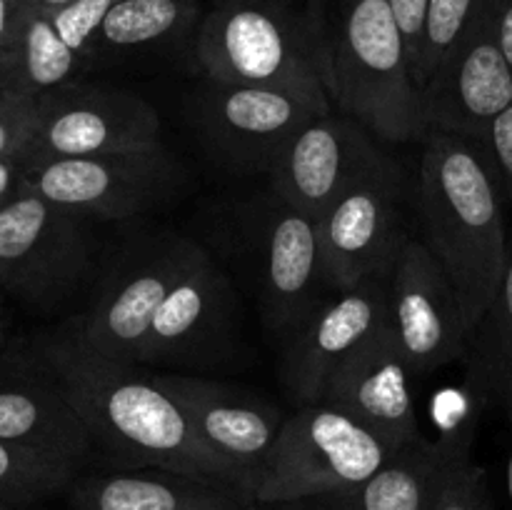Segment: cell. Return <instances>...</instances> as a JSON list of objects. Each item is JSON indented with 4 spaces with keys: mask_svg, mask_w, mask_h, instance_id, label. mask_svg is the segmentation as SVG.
Instances as JSON below:
<instances>
[{
    "mask_svg": "<svg viewBox=\"0 0 512 510\" xmlns=\"http://www.w3.org/2000/svg\"><path fill=\"white\" fill-rule=\"evenodd\" d=\"M38 363L80 415L108 468L210 475L250 493L248 480L205 448L183 405L143 365L93 353L70 328L40 340Z\"/></svg>",
    "mask_w": 512,
    "mask_h": 510,
    "instance_id": "cell-1",
    "label": "cell"
},
{
    "mask_svg": "<svg viewBox=\"0 0 512 510\" xmlns=\"http://www.w3.org/2000/svg\"><path fill=\"white\" fill-rule=\"evenodd\" d=\"M503 203L480 145L430 130L415 183L420 240L453 283L470 330L488 313L510 258Z\"/></svg>",
    "mask_w": 512,
    "mask_h": 510,
    "instance_id": "cell-2",
    "label": "cell"
},
{
    "mask_svg": "<svg viewBox=\"0 0 512 510\" xmlns=\"http://www.w3.org/2000/svg\"><path fill=\"white\" fill-rule=\"evenodd\" d=\"M193 55L225 85L318 90L333 98V38L293 0H215L200 18Z\"/></svg>",
    "mask_w": 512,
    "mask_h": 510,
    "instance_id": "cell-3",
    "label": "cell"
},
{
    "mask_svg": "<svg viewBox=\"0 0 512 510\" xmlns=\"http://www.w3.org/2000/svg\"><path fill=\"white\" fill-rule=\"evenodd\" d=\"M333 38V98L383 143L425 140L423 95L390 0H348Z\"/></svg>",
    "mask_w": 512,
    "mask_h": 510,
    "instance_id": "cell-4",
    "label": "cell"
},
{
    "mask_svg": "<svg viewBox=\"0 0 512 510\" xmlns=\"http://www.w3.org/2000/svg\"><path fill=\"white\" fill-rule=\"evenodd\" d=\"M393 455L343 410L328 403L298 405L293 415H285L260 473L255 503H293L348 490L373 478Z\"/></svg>",
    "mask_w": 512,
    "mask_h": 510,
    "instance_id": "cell-5",
    "label": "cell"
},
{
    "mask_svg": "<svg viewBox=\"0 0 512 510\" xmlns=\"http://www.w3.org/2000/svg\"><path fill=\"white\" fill-rule=\"evenodd\" d=\"M83 218L20 185L0 208V283L33 305L63 303L88 278Z\"/></svg>",
    "mask_w": 512,
    "mask_h": 510,
    "instance_id": "cell-6",
    "label": "cell"
},
{
    "mask_svg": "<svg viewBox=\"0 0 512 510\" xmlns=\"http://www.w3.org/2000/svg\"><path fill=\"white\" fill-rule=\"evenodd\" d=\"M180 163L163 143L118 153L60 158L25 168L23 185L50 203L95 220H123L175 193Z\"/></svg>",
    "mask_w": 512,
    "mask_h": 510,
    "instance_id": "cell-7",
    "label": "cell"
},
{
    "mask_svg": "<svg viewBox=\"0 0 512 510\" xmlns=\"http://www.w3.org/2000/svg\"><path fill=\"white\" fill-rule=\"evenodd\" d=\"M193 240L165 233L125 250L88 310L68 325L75 338L105 358L138 363L148 330Z\"/></svg>",
    "mask_w": 512,
    "mask_h": 510,
    "instance_id": "cell-8",
    "label": "cell"
},
{
    "mask_svg": "<svg viewBox=\"0 0 512 510\" xmlns=\"http://www.w3.org/2000/svg\"><path fill=\"white\" fill-rule=\"evenodd\" d=\"M330 95L273 85H225L208 80L195 100L203 138L238 168L270 173L285 145L320 115Z\"/></svg>",
    "mask_w": 512,
    "mask_h": 510,
    "instance_id": "cell-9",
    "label": "cell"
},
{
    "mask_svg": "<svg viewBox=\"0 0 512 510\" xmlns=\"http://www.w3.org/2000/svg\"><path fill=\"white\" fill-rule=\"evenodd\" d=\"M160 143V115L133 90L73 83L38 100V128L23 170L60 158L118 153Z\"/></svg>",
    "mask_w": 512,
    "mask_h": 510,
    "instance_id": "cell-10",
    "label": "cell"
},
{
    "mask_svg": "<svg viewBox=\"0 0 512 510\" xmlns=\"http://www.w3.org/2000/svg\"><path fill=\"white\" fill-rule=\"evenodd\" d=\"M400 198L403 170L353 185L318 215L328 288L350 290L365 280L390 278L410 238Z\"/></svg>",
    "mask_w": 512,
    "mask_h": 510,
    "instance_id": "cell-11",
    "label": "cell"
},
{
    "mask_svg": "<svg viewBox=\"0 0 512 510\" xmlns=\"http://www.w3.org/2000/svg\"><path fill=\"white\" fill-rule=\"evenodd\" d=\"M400 165L350 115L333 110L310 120L275 158L273 193L318 218L335 198L375 175L398 173Z\"/></svg>",
    "mask_w": 512,
    "mask_h": 510,
    "instance_id": "cell-12",
    "label": "cell"
},
{
    "mask_svg": "<svg viewBox=\"0 0 512 510\" xmlns=\"http://www.w3.org/2000/svg\"><path fill=\"white\" fill-rule=\"evenodd\" d=\"M388 325L415 378L468 358L463 303L428 245L410 235L388 278Z\"/></svg>",
    "mask_w": 512,
    "mask_h": 510,
    "instance_id": "cell-13",
    "label": "cell"
},
{
    "mask_svg": "<svg viewBox=\"0 0 512 510\" xmlns=\"http://www.w3.org/2000/svg\"><path fill=\"white\" fill-rule=\"evenodd\" d=\"M425 123L438 133L478 143L512 103V68L498 43L490 0L420 88Z\"/></svg>",
    "mask_w": 512,
    "mask_h": 510,
    "instance_id": "cell-14",
    "label": "cell"
},
{
    "mask_svg": "<svg viewBox=\"0 0 512 510\" xmlns=\"http://www.w3.org/2000/svg\"><path fill=\"white\" fill-rule=\"evenodd\" d=\"M258 215L253 250L260 313L270 333L285 343L325 300L318 218L275 193Z\"/></svg>",
    "mask_w": 512,
    "mask_h": 510,
    "instance_id": "cell-15",
    "label": "cell"
},
{
    "mask_svg": "<svg viewBox=\"0 0 512 510\" xmlns=\"http://www.w3.org/2000/svg\"><path fill=\"white\" fill-rule=\"evenodd\" d=\"M235 293L193 240L155 313L138 365H203L223 358L235 335Z\"/></svg>",
    "mask_w": 512,
    "mask_h": 510,
    "instance_id": "cell-16",
    "label": "cell"
},
{
    "mask_svg": "<svg viewBox=\"0 0 512 510\" xmlns=\"http://www.w3.org/2000/svg\"><path fill=\"white\" fill-rule=\"evenodd\" d=\"M388 320V280L335 290L283 343L280 378L298 405L320 403L335 370Z\"/></svg>",
    "mask_w": 512,
    "mask_h": 510,
    "instance_id": "cell-17",
    "label": "cell"
},
{
    "mask_svg": "<svg viewBox=\"0 0 512 510\" xmlns=\"http://www.w3.org/2000/svg\"><path fill=\"white\" fill-rule=\"evenodd\" d=\"M415 373L388 320L333 373L320 403L343 410L368 428L390 453L418 440Z\"/></svg>",
    "mask_w": 512,
    "mask_h": 510,
    "instance_id": "cell-18",
    "label": "cell"
},
{
    "mask_svg": "<svg viewBox=\"0 0 512 510\" xmlns=\"http://www.w3.org/2000/svg\"><path fill=\"white\" fill-rule=\"evenodd\" d=\"M155 378L183 405L205 448L233 465L248 480L255 498L260 473L283 430L285 415L268 400L218 380L188 373H155Z\"/></svg>",
    "mask_w": 512,
    "mask_h": 510,
    "instance_id": "cell-19",
    "label": "cell"
},
{
    "mask_svg": "<svg viewBox=\"0 0 512 510\" xmlns=\"http://www.w3.org/2000/svg\"><path fill=\"white\" fill-rule=\"evenodd\" d=\"M70 510H255L248 490L210 475L108 468L75 480Z\"/></svg>",
    "mask_w": 512,
    "mask_h": 510,
    "instance_id": "cell-20",
    "label": "cell"
},
{
    "mask_svg": "<svg viewBox=\"0 0 512 510\" xmlns=\"http://www.w3.org/2000/svg\"><path fill=\"white\" fill-rule=\"evenodd\" d=\"M448 460L450 440L445 435L438 440L420 435L365 483L293 503H255V510H430L443 488Z\"/></svg>",
    "mask_w": 512,
    "mask_h": 510,
    "instance_id": "cell-21",
    "label": "cell"
},
{
    "mask_svg": "<svg viewBox=\"0 0 512 510\" xmlns=\"http://www.w3.org/2000/svg\"><path fill=\"white\" fill-rule=\"evenodd\" d=\"M0 440L73 460L80 468L98 455L80 415L48 378L0 380Z\"/></svg>",
    "mask_w": 512,
    "mask_h": 510,
    "instance_id": "cell-22",
    "label": "cell"
},
{
    "mask_svg": "<svg viewBox=\"0 0 512 510\" xmlns=\"http://www.w3.org/2000/svg\"><path fill=\"white\" fill-rule=\"evenodd\" d=\"M85 63L88 58L65 43L48 10L25 0L13 48L0 63V90L13 98L40 100L78 83Z\"/></svg>",
    "mask_w": 512,
    "mask_h": 510,
    "instance_id": "cell-23",
    "label": "cell"
},
{
    "mask_svg": "<svg viewBox=\"0 0 512 510\" xmlns=\"http://www.w3.org/2000/svg\"><path fill=\"white\" fill-rule=\"evenodd\" d=\"M203 0H118L95 35L93 55L170 43L198 25Z\"/></svg>",
    "mask_w": 512,
    "mask_h": 510,
    "instance_id": "cell-24",
    "label": "cell"
},
{
    "mask_svg": "<svg viewBox=\"0 0 512 510\" xmlns=\"http://www.w3.org/2000/svg\"><path fill=\"white\" fill-rule=\"evenodd\" d=\"M80 465L43 450L0 440V503L25 508L73 488Z\"/></svg>",
    "mask_w": 512,
    "mask_h": 510,
    "instance_id": "cell-25",
    "label": "cell"
},
{
    "mask_svg": "<svg viewBox=\"0 0 512 510\" xmlns=\"http://www.w3.org/2000/svg\"><path fill=\"white\" fill-rule=\"evenodd\" d=\"M468 360L473 385L485 398H495L500 385L512 378V245L498 293L470 335Z\"/></svg>",
    "mask_w": 512,
    "mask_h": 510,
    "instance_id": "cell-26",
    "label": "cell"
},
{
    "mask_svg": "<svg viewBox=\"0 0 512 510\" xmlns=\"http://www.w3.org/2000/svg\"><path fill=\"white\" fill-rule=\"evenodd\" d=\"M475 415L478 410L443 430L445 438L450 440L448 473H445L438 500L430 510H495L488 488V473L470 455L475 438Z\"/></svg>",
    "mask_w": 512,
    "mask_h": 510,
    "instance_id": "cell-27",
    "label": "cell"
},
{
    "mask_svg": "<svg viewBox=\"0 0 512 510\" xmlns=\"http://www.w3.org/2000/svg\"><path fill=\"white\" fill-rule=\"evenodd\" d=\"M480 5H483V0H428L423 38H420V48L413 63L418 88L428 83L435 65L443 60V55L463 35V30L475 18Z\"/></svg>",
    "mask_w": 512,
    "mask_h": 510,
    "instance_id": "cell-28",
    "label": "cell"
},
{
    "mask_svg": "<svg viewBox=\"0 0 512 510\" xmlns=\"http://www.w3.org/2000/svg\"><path fill=\"white\" fill-rule=\"evenodd\" d=\"M113 5L115 0H75L65 8L50 10V18H53L55 28L63 35L65 43L90 60L95 58V35H98L100 25H103L105 15Z\"/></svg>",
    "mask_w": 512,
    "mask_h": 510,
    "instance_id": "cell-29",
    "label": "cell"
},
{
    "mask_svg": "<svg viewBox=\"0 0 512 510\" xmlns=\"http://www.w3.org/2000/svg\"><path fill=\"white\" fill-rule=\"evenodd\" d=\"M35 128H38V100L5 95L0 103V158L23 160Z\"/></svg>",
    "mask_w": 512,
    "mask_h": 510,
    "instance_id": "cell-30",
    "label": "cell"
},
{
    "mask_svg": "<svg viewBox=\"0 0 512 510\" xmlns=\"http://www.w3.org/2000/svg\"><path fill=\"white\" fill-rule=\"evenodd\" d=\"M478 145L493 168L505 200L512 205V103L490 123Z\"/></svg>",
    "mask_w": 512,
    "mask_h": 510,
    "instance_id": "cell-31",
    "label": "cell"
},
{
    "mask_svg": "<svg viewBox=\"0 0 512 510\" xmlns=\"http://www.w3.org/2000/svg\"><path fill=\"white\" fill-rule=\"evenodd\" d=\"M390 8H393L400 30H403L405 35V43H408L410 63H415V55H418V48H420V38H423L428 0H390Z\"/></svg>",
    "mask_w": 512,
    "mask_h": 510,
    "instance_id": "cell-32",
    "label": "cell"
},
{
    "mask_svg": "<svg viewBox=\"0 0 512 510\" xmlns=\"http://www.w3.org/2000/svg\"><path fill=\"white\" fill-rule=\"evenodd\" d=\"M25 0H0V63L5 60L13 40L18 35L20 18H23Z\"/></svg>",
    "mask_w": 512,
    "mask_h": 510,
    "instance_id": "cell-33",
    "label": "cell"
},
{
    "mask_svg": "<svg viewBox=\"0 0 512 510\" xmlns=\"http://www.w3.org/2000/svg\"><path fill=\"white\" fill-rule=\"evenodd\" d=\"M498 43L512 68V0H490Z\"/></svg>",
    "mask_w": 512,
    "mask_h": 510,
    "instance_id": "cell-34",
    "label": "cell"
},
{
    "mask_svg": "<svg viewBox=\"0 0 512 510\" xmlns=\"http://www.w3.org/2000/svg\"><path fill=\"white\" fill-rule=\"evenodd\" d=\"M23 165L20 160H10V158H0V208L13 198L15 193L23 185Z\"/></svg>",
    "mask_w": 512,
    "mask_h": 510,
    "instance_id": "cell-35",
    "label": "cell"
},
{
    "mask_svg": "<svg viewBox=\"0 0 512 510\" xmlns=\"http://www.w3.org/2000/svg\"><path fill=\"white\" fill-rule=\"evenodd\" d=\"M495 398L500 400V403L505 405V413H508V425H510V460H508V493H510V500H512V378L505 380L503 385H500L498 395Z\"/></svg>",
    "mask_w": 512,
    "mask_h": 510,
    "instance_id": "cell-36",
    "label": "cell"
},
{
    "mask_svg": "<svg viewBox=\"0 0 512 510\" xmlns=\"http://www.w3.org/2000/svg\"><path fill=\"white\" fill-rule=\"evenodd\" d=\"M30 3L35 5V8H40V10H58V8H65V5H70V3H75V0H30Z\"/></svg>",
    "mask_w": 512,
    "mask_h": 510,
    "instance_id": "cell-37",
    "label": "cell"
},
{
    "mask_svg": "<svg viewBox=\"0 0 512 510\" xmlns=\"http://www.w3.org/2000/svg\"><path fill=\"white\" fill-rule=\"evenodd\" d=\"M5 340V315H3V305H0V345Z\"/></svg>",
    "mask_w": 512,
    "mask_h": 510,
    "instance_id": "cell-38",
    "label": "cell"
},
{
    "mask_svg": "<svg viewBox=\"0 0 512 510\" xmlns=\"http://www.w3.org/2000/svg\"><path fill=\"white\" fill-rule=\"evenodd\" d=\"M0 510H18V508H10V505H5V503H0Z\"/></svg>",
    "mask_w": 512,
    "mask_h": 510,
    "instance_id": "cell-39",
    "label": "cell"
},
{
    "mask_svg": "<svg viewBox=\"0 0 512 510\" xmlns=\"http://www.w3.org/2000/svg\"><path fill=\"white\" fill-rule=\"evenodd\" d=\"M335 3H338V5H340V8H343V5H345V3H348V0H335Z\"/></svg>",
    "mask_w": 512,
    "mask_h": 510,
    "instance_id": "cell-40",
    "label": "cell"
},
{
    "mask_svg": "<svg viewBox=\"0 0 512 510\" xmlns=\"http://www.w3.org/2000/svg\"><path fill=\"white\" fill-rule=\"evenodd\" d=\"M3 100H5V93H3V90H0V103H3Z\"/></svg>",
    "mask_w": 512,
    "mask_h": 510,
    "instance_id": "cell-41",
    "label": "cell"
},
{
    "mask_svg": "<svg viewBox=\"0 0 512 510\" xmlns=\"http://www.w3.org/2000/svg\"><path fill=\"white\" fill-rule=\"evenodd\" d=\"M115 3H118V0H115Z\"/></svg>",
    "mask_w": 512,
    "mask_h": 510,
    "instance_id": "cell-42",
    "label": "cell"
},
{
    "mask_svg": "<svg viewBox=\"0 0 512 510\" xmlns=\"http://www.w3.org/2000/svg\"><path fill=\"white\" fill-rule=\"evenodd\" d=\"M0 285H3V283H0Z\"/></svg>",
    "mask_w": 512,
    "mask_h": 510,
    "instance_id": "cell-43",
    "label": "cell"
}]
</instances>
